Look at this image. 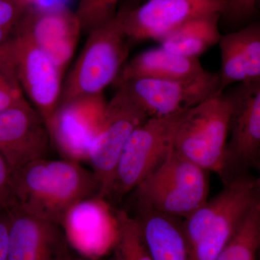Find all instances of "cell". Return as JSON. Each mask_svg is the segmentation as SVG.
I'll return each instance as SVG.
<instances>
[{"label":"cell","mask_w":260,"mask_h":260,"mask_svg":"<svg viewBox=\"0 0 260 260\" xmlns=\"http://www.w3.org/2000/svg\"><path fill=\"white\" fill-rule=\"evenodd\" d=\"M70 260H115V259H114V256L107 258V259H104V258L102 257L98 258V259H90V258L84 257V256H80L79 254H77L76 255L73 256Z\"/></svg>","instance_id":"4dcf8cb0"},{"label":"cell","mask_w":260,"mask_h":260,"mask_svg":"<svg viewBox=\"0 0 260 260\" xmlns=\"http://www.w3.org/2000/svg\"><path fill=\"white\" fill-rule=\"evenodd\" d=\"M220 13L201 15L191 20L159 42L166 50L189 58H199L218 44Z\"/></svg>","instance_id":"d6986e66"},{"label":"cell","mask_w":260,"mask_h":260,"mask_svg":"<svg viewBox=\"0 0 260 260\" xmlns=\"http://www.w3.org/2000/svg\"><path fill=\"white\" fill-rule=\"evenodd\" d=\"M179 114L148 118L133 131L121 150L104 198L109 204L121 201L165 160L172 150Z\"/></svg>","instance_id":"8992f818"},{"label":"cell","mask_w":260,"mask_h":260,"mask_svg":"<svg viewBox=\"0 0 260 260\" xmlns=\"http://www.w3.org/2000/svg\"><path fill=\"white\" fill-rule=\"evenodd\" d=\"M15 205L13 174L9 166L0 155V208H11Z\"/></svg>","instance_id":"83f0119b"},{"label":"cell","mask_w":260,"mask_h":260,"mask_svg":"<svg viewBox=\"0 0 260 260\" xmlns=\"http://www.w3.org/2000/svg\"><path fill=\"white\" fill-rule=\"evenodd\" d=\"M221 55V68L219 72L220 91L234 83H249L245 64L234 31L221 35L218 42Z\"/></svg>","instance_id":"7402d4cb"},{"label":"cell","mask_w":260,"mask_h":260,"mask_svg":"<svg viewBox=\"0 0 260 260\" xmlns=\"http://www.w3.org/2000/svg\"><path fill=\"white\" fill-rule=\"evenodd\" d=\"M30 4L29 0H0V36L8 40L12 39Z\"/></svg>","instance_id":"484cf974"},{"label":"cell","mask_w":260,"mask_h":260,"mask_svg":"<svg viewBox=\"0 0 260 260\" xmlns=\"http://www.w3.org/2000/svg\"><path fill=\"white\" fill-rule=\"evenodd\" d=\"M129 8L122 7L112 20L89 32L88 40L63 85L60 103L103 94L104 89L117 79L131 44L124 30Z\"/></svg>","instance_id":"3957f363"},{"label":"cell","mask_w":260,"mask_h":260,"mask_svg":"<svg viewBox=\"0 0 260 260\" xmlns=\"http://www.w3.org/2000/svg\"><path fill=\"white\" fill-rule=\"evenodd\" d=\"M207 173L172 149L165 160L132 191L137 210L185 218L208 200Z\"/></svg>","instance_id":"277c9868"},{"label":"cell","mask_w":260,"mask_h":260,"mask_svg":"<svg viewBox=\"0 0 260 260\" xmlns=\"http://www.w3.org/2000/svg\"><path fill=\"white\" fill-rule=\"evenodd\" d=\"M82 31L75 12L59 5L30 7L14 34L28 38L64 70L74 55Z\"/></svg>","instance_id":"9a60e30c"},{"label":"cell","mask_w":260,"mask_h":260,"mask_svg":"<svg viewBox=\"0 0 260 260\" xmlns=\"http://www.w3.org/2000/svg\"><path fill=\"white\" fill-rule=\"evenodd\" d=\"M51 146L47 126L28 100L0 112V155L12 172L47 158Z\"/></svg>","instance_id":"5bb4252c"},{"label":"cell","mask_w":260,"mask_h":260,"mask_svg":"<svg viewBox=\"0 0 260 260\" xmlns=\"http://www.w3.org/2000/svg\"><path fill=\"white\" fill-rule=\"evenodd\" d=\"M107 102L103 94L61 102L47 124L51 145L61 158L87 161L90 145L104 118Z\"/></svg>","instance_id":"30bf717a"},{"label":"cell","mask_w":260,"mask_h":260,"mask_svg":"<svg viewBox=\"0 0 260 260\" xmlns=\"http://www.w3.org/2000/svg\"><path fill=\"white\" fill-rule=\"evenodd\" d=\"M231 106L219 93L178 116L172 150L206 172L220 175L229 137Z\"/></svg>","instance_id":"5b68a950"},{"label":"cell","mask_w":260,"mask_h":260,"mask_svg":"<svg viewBox=\"0 0 260 260\" xmlns=\"http://www.w3.org/2000/svg\"><path fill=\"white\" fill-rule=\"evenodd\" d=\"M258 2L259 0H226L220 14V23L233 31L244 28L251 23L257 15Z\"/></svg>","instance_id":"d4e9b609"},{"label":"cell","mask_w":260,"mask_h":260,"mask_svg":"<svg viewBox=\"0 0 260 260\" xmlns=\"http://www.w3.org/2000/svg\"><path fill=\"white\" fill-rule=\"evenodd\" d=\"M60 225L70 246L84 257H102L114 247L117 229L115 211L98 195L73 205L64 214Z\"/></svg>","instance_id":"4fadbf2b"},{"label":"cell","mask_w":260,"mask_h":260,"mask_svg":"<svg viewBox=\"0 0 260 260\" xmlns=\"http://www.w3.org/2000/svg\"><path fill=\"white\" fill-rule=\"evenodd\" d=\"M10 208H0V260H8Z\"/></svg>","instance_id":"f1b7e54d"},{"label":"cell","mask_w":260,"mask_h":260,"mask_svg":"<svg viewBox=\"0 0 260 260\" xmlns=\"http://www.w3.org/2000/svg\"><path fill=\"white\" fill-rule=\"evenodd\" d=\"M13 43L20 88L47 125L60 103L64 70L28 38L14 34Z\"/></svg>","instance_id":"8fae6325"},{"label":"cell","mask_w":260,"mask_h":260,"mask_svg":"<svg viewBox=\"0 0 260 260\" xmlns=\"http://www.w3.org/2000/svg\"><path fill=\"white\" fill-rule=\"evenodd\" d=\"M218 194L182 219L190 260H215L259 199V180L249 174L223 184Z\"/></svg>","instance_id":"7a4b0ae2"},{"label":"cell","mask_w":260,"mask_h":260,"mask_svg":"<svg viewBox=\"0 0 260 260\" xmlns=\"http://www.w3.org/2000/svg\"><path fill=\"white\" fill-rule=\"evenodd\" d=\"M10 214L8 260H70L78 254L59 224L17 206L10 208Z\"/></svg>","instance_id":"2e32d148"},{"label":"cell","mask_w":260,"mask_h":260,"mask_svg":"<svg viewBox=\"0 0 260 260\" xmlns=\"http://www.w3.org/2000/svg\"><path fill=\"white\" fill-rule=\"evenodd\" d=\"M119 0H80L75 12L82 30L90 32L115 16Z\"/></svg>","instance_id":"cb8c5ba5"},{"label":"cell","mask_w":260,"mask_h":260,"mask_svg":"<svg viewBox=\"0 0 260 260\" xmlns=\"http://www.w3.org/2000/svg\"><path fill=\"white\" fill-rule=\"evenodd\" d=\"M148 119L143 109L120 88L107 102L102 124L90 145L87 158L99 181L101 198H104L107 193L128 138Z\"/></svg>","instance_id":"9c48e42d"},{"label":"cell","mask_w":260,"mask_h":260,"mask_svg":"<svg viewBox=\"0 0 260 260\" xmlns=\"http://www.w3.org/2000/svg\"><path fill=\"white\" fill-rule=\"evenodd\" d=\"M0 86L20 89L17 78L13 38L0 45Z\"/></svg>","instance_id":"4316f807"},{"label":"cell","mask_w":260,"mask_h":260,"mask_svg":"<svg viewBox=\"0 0 260 260\" xmlns=\"http://www.w3.org/2000/svg\"><path fill=\"white\" fill-rule=\"evenodd\" d=\"M245 64L248 83L260 82V24L253 22L234 31Z\"/></svg>","instance_id":"603a6c76"},{"label":"cell","mask_w":260,"mask_h":260,"mask_svg":"<svg viewBox=\"0 0 260 260\" xmlns=\"http://www.w3.org/2000/svg\"><path fill=\"white\" fill-rule=\"evenodd\" d=\"M116 237L114 247L115 260H153L143 239L140 225L126 210L115 211Z\"/></svg>","instance_id":"44dd1931"},{"label":"cell","mask_w":260,"mask_h":260,"mask_svg":"<svg viewBox=\"0 0 260 260\" xmlns=\"http://www.w3.org/2000/svg\"><path fill=\"white\" fill-rule=\"evenodd\" d=\"M205 71L199 58L178 55L159 47L140 53L125 63L115 82L132 79H187Z\"/></svg>","instance_id":"e0dca14e"},{"label":"cell","mask_w":260,"mask_h":260,"mask_svg":"<svg viewBox=\"0 0 260 260\" xmlns=\"http://www.w3.org/2000/svg\"><path fill=\"white\" fill-rule=\"evenodd\" d=\"M116 83L148 118L177 115L223 93L218 73L207 70L187 79H132Z\"/></svg>","instance_id":"ba28073f"},{"label":"cell","mask_w":260,"mask_h":260,"mask_svg":"<svg viewBox=\"0 0 260 260\" xmlns=\"http://www.w3.org/2000/svg\"><path fill=\"white\" fill-rule=\"evenodd\" d=\"M138 210L135 217L153 260H190L182 220L164 214Z\"/></svg>","instance_id":"ac0fdd59"},{"label":"cell","mask_w":260,"mask_h":260,"mask_svg":"<svg viewBox=\"0 0 260 260\" xmlns=\"http://www.w3.org/2000/svg\"><path fill=\"white\" fill-rule=\"evenodd\" d=\"M231 106L223 184L260 166V82L239 83L224 93Z\"/></svg>","instance_id":"52a82bcc"},{"label":"cell","mask_w":260,"mask_h":260,"mask_svg":"<svg viewBox=\"0 0 260 260\" xmlns=\"http://www.w3.org/2000/svg\"><path fill=\"white\" fill-rule=\"evenodd\" d=\"M259 244L260 198L251 205L215 260H254Z\"/></svg>","instance_id":"ffe728a7"},{"label":"cell","mask_w":260,"mask_h":260,"mask_svg":"<svg viewBox=\"0 0 260 260\" xmlns=\"http://www.w3.org/2000/svg\"><path fill=\"white\" fill-rule=\"evenodd\" d=\"M27 100L20 89L0 86V112Z\"/></svg>","instance_id":"f546056e"},{"label":"cell","mask_w":260,"mask_h":260,"mask_svg":"<svg viewBox=\"0 0 260 260\" xmlns=\"http://www.w3.org/2000/svg\"><path fill=\"white\" fill-rule=\"evenodd\" d=\"M12 174L15 206L59 225L73 205L100 194L93 172L66 159H38Z\"/></svg>","instance_id":"6da1fadb"},{"label":"cell","mask_w":260,"mask_h":260,"mask_svg":"<svg viewBox=\"0 0 260 260\" xmlns=\"http://www.w3.org/2000/svg\"><path fill=\"white\" fill-rule=\"evenodd\" d=\"M226 0H148L130 7L124 30L130 43L161 39L191 20L201 15L220 13Z\"/></svg>","instance_id":"7c38bea8"}]
</instances>
